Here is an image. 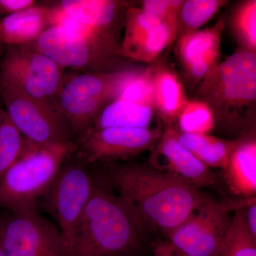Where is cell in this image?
<instances>
[{"instance_id": "cell-25", "label": "cell", "mask_w": 256, "mask_h": 256, "mask_svg": "<svg viewBox=\"0 0 256 256\" xmlns=\"http://www.w3.org/2000/svg\"><path fill=\"white\" fill-rule=\"evenodd\" d=\"M225 3L220 0L184 2L180 12L183 26L188 28V32L195 31L208 22Z\"/></svg>"}, {"instance_id": "cell-3", "label": "cell", "mask_w": 256, "mask_h": 256, "mask_svg": "<svg viewBox=\"0 0 256 256\" xmlns=\"http://www.w3.org/2000/svg\"><path fill=\"white\" fill-rule=\"evenodd\" d=\"M204 102L218 122L229 129L247 126L256 100V56L242 50L230 56L204 78L200 89Z\"/></svg>"}, {"instance_id": "cell-16", "label": "cell", "mask_w": 256, "mask_h": 256, "mask_svg": "<svg viewBox=\"0 0 256 256\" xmlns=\"http://www.w3.org/2000/svg\"><path fill=\"white\" fill-rule=\"evenodd\" d=\"M229 192L237 200L256 197V141L255 138L240 139L223 170Z\"/></svg>"}, {"instance_id": "cell-15", "label": "cell", "mask_w": 256, "mask_h": 256, "mask_svg": "<svg viewBox=\"0 0 256 256\" xmlns=\"http://www.w3.org/2000/svg\"><path fill=\"white\" fill-rule=\"evenodd\" d=\"M224 28V21H220L202 31L186 32L180 38V58L193 78H204L217 66Z\"/></svg>"}, {"instance_id": "cell-30", "label": "cell", "mask_w": 256, "mask_h": 256, "mask_svg": "<svg viewBox=\"0 0 256 256\" xmlns=\"http://www.w3.org/2000/svg\"><path fill=\"white\" fill-rule=\"evenodd\" d=\"M36 5L34 0H0V14H14Z\"/></svg>"}, {"instance_id": "cell-31", "label": "cell", "mask_w": 256, "mask_h": 256, "mask_svg": "<svg viewBox=\"0 0 256 256\" xmlns=\"http://www.w3.org/2000/svg\"><path fill=\"white\" fill-rule=\"evenodd\" d=\"M245 216L248 226L256 237V198H252L245 206Z\"/></svg>"}, {"instance_id": "cell-19", "label": "cell", "mask_w": 256, "mask_h": 256, "mask_svg": "<svg viewBox=\"0 0 256 256\" xmlns=\"http://www.w3.org/2000/svg\"><path fill=\"white\" fill-rule=\"evenodd\" d=\"M152 116V106L116 100L101 111L90 128H149Z\"/></svg>"}, {"instance_id": "cell-18", "label": "cell", "mask_w": 256, "mask_h": 256, "mask_svg": "<svg viewBox=\"0 0 256 256\" xmlns=\"http://www.w3.org/2000/svg\"><path fill=\"white\" fill-rule=\"evenodd\" d=\"M178 136L180 142L210 170H224L240 140H228L208 134H190L180 131Z\"/></svg>"}, {"instance_id": "cell-34", "label": "cell", "mask_w": 256, "mask_h": 256, "mask_svg": "<svg viewBox=\"0 0 256 256\" xmlns=\"http://www.w3.org/2000/svg\"><path fill=\"white\" fill-rule=\"evenodd\" d=\"M0 54H1V43H0Z\"/></svg>"}, {"instance_id": "cell-33", "label": "cell", "mask_w": 256, "mask_h": 256, "mask_svg": "<svg viewBox=\"0 0 256 256\" xmlns=\"http://www.w3.org/2000/svg\"><path fill=\"white\" fill-rule=\"evenodd\" d=\"M3 217L0 216V256H4L2 244V226Z\"/></svg>"}, {"instance_id": "cell-1", "label": "cell", "mask_w": 256, "mask_h": 256, "mask_svg": "<svg viewBox=\"0 0 256 256\" xmlns=\"http://www.w3.org/2000/svg\"><path fill=\"white\" fill-rule=\"evenodd\" d=\"M105 181L144 232L166 236L210 197L174 176L142 164L112 166Z\"/></svg>"}, {"instance_id": "cell-21", "label": "cell", "mask_w": 256, "mask_h": 256, "mask_svg": "<svg viewBox=\"0 0 256 256\" xmlns=\"http://www.w3.org/2000/svg\"><path fill=\"white\" fill-rule=\"evenodd\" d=\"M154 106L168 124L178 118L184 104L182 88L178 78L169 70H162L153 76Z\"/></svg>"}, {"instance_id": "cell-8", "label": "cell", "mask_w": 256, "mask_h": 256, "mask_svg": "<svg viewBox=\"0 0 256 256\" xmlns=\"http://www.w3.org/2000/svg\"><path fill=\"white\" fill-rule=\"evenodd\" d=\"M0 98L12 122L26 140L42 146L74 142L72 128L58 106L28 97L2 84Z\"/></svg>"}, {"instance_id": "cell-10", "label": "cell", "mask_w": 256, "mask_h": 256, "mask_svg": "<svg viewBox=\"0 0 256 256\" xmlns=\"http://www.w3.org/2000/svg\"><path fill=\"white\" fill-rule=\"evenodd\" d=\"M80 163L62 165L46 196V210L58 226L67 256L73 246L79 222L92 194L94 178Z\"/></svg>"}, {"instance_id": "cell-9", "label": "cell", "mask_w": 256, "mask_h": 256, "mask_svg": "<svg viewBox=\"0 0 256 256\" xmlns=\"http://www.w3.org/2000/svg\"><path fill=\"white\" fill-rule=\"evenodd\" d=\"M35 47L64 68L107 73L120 48L102 37L80 34L52 26L34 42Z\"/></svg>"}, {"instance_id": "cell-12", "label": "cell", "mask_w": 256, "mask_h": 256, "mask_svg": "<svg viewBox=\"0 0 256 256\" xmlns=\"http://www.w3.org/2000/svg\"><path fill=\"white\" fill-rule=\"evenodd\" d=\"M160 136L159 129L150 128H88L74 143L77 156L92 164L136 156L154 146Z\"/></svg>"}, {"instance_id": "cell-32", "label": "cell", "mask_w": 256, "mask_h": 256, "mask_svg": "<svg viewBox=\"0 0 256 256\" xmlns=\"http://www.w3.org/2000/svg\"><path fill=\"white\" fill-rule=\"evenodd\" d=\"M152 256H188L172 245L170 242H160L153 249Z\"/></svg>"}, {"instance_id": "cell-5", "label": "cell", "mask_w": 256, "mask_h": 256, "mask_svg": "<svg viewBox=\"0 0 256 256\" xmlns=\"http://www.w3.org/2000/svg\"><path fill=\"white\" fill-rule=\"evenodd\" d=\"M134 72L84 73L64 80L56 105L74 138L92 127L101 111L116 100Z\"/></svg>"}, {"instance_id": "cell-7", "label": "cell", "mask_w": 256, "mask_h": 256, "mask_svg": "<svg viewBox=\"0 0 256 256\" xmlns=\"http://www.w3.org/2000/svg\"><path fill=\"white\" fill-rule=\"evenodd\" d=\"M252 198L218 202L208 197L166 236L168 242L188 256H214L230 226V212Z\"/></svg>"}, {"instance_id": "cell-26", "label": "cell", "mask_w": 256, "mask_h": 256, "mask_svg": "<svg viewBox=\"0 0 256 256\" xmlns=\"http://www.w3.org/2000/svg\"><path fill=\"white\" fill-rule=\"evenodd\" d=\"M116 100L129 101L153 107L154 86L151 69H146L142 73L134 72L126 82Z\"/></svg>"}, {"instance_id": "cell-27", "label": "cell", "mask_w": 256, "mask_h": 256, "mask_svg": "<svg viewBox=\"0 0 256 256\" xmlns=\"http://www.w3.org/2000/svg\"><path fill=\"white\" fill-rule=\"evenodd\" d=\"M234 25L238 36L248 50L255 53L256 48V2L242 4L236 12Z\"/></svg>"}, {"instance_id": "cell-6", "label": "cell", "mask_w": 256, "mask_h": 256, "mask_svg": "<svg viewBox=\"0 0 256 256\" xmlns=\"http://www.w3.org/2000/svg\"><path fill=\"white\" fill-rule=\"evenodd\" d=\"M64 69L34 44L8 46L0 62V84L36 100L56 105Z\"/></svg>"}, {"instance_id": "cell-23", "label": "cell", "mask_w": 256, "mask_h": 256, "mask_svg": "<svg viewBox=\"0 0 256 256\" xmlns=\"http://www.w3.org/2000/svg\"><path fill=\"white\" fill-rule=\"evenodd\" d=\"M28 140L10 120L0 98V176L22 154Z\"/></svg>"}, {"instance_id": "cell-20", "label": "cell", "mask_w": 256, "mask_h": 256, "mask_svg": "<svg viewBox=\"0 0 256 256\" xmlns=\"http://www.w3.org/2000/svg\"><path fill=\"white\" fill-rule=\"evenodd\" d=\"M178 22H165L152 32L134 40L122 41L120 54L141 62H150L174 40Z\"/></svg>"}, {"instance_id": "cell-22", "label": "cell", "mask_w": 256, "mask_h": 256, "mask_svg": "<svg viewBox=\"0 0 256 256\" xmlns=\"http://www.w3.org/2000/svg\"><path fill=\"white\" fill-rule=\"evenodd\" d=\"M247 204L234 210L228 232L214 256H256V237L246 220Z\"/></svg>"}, {"instance_id": "cell-4", "label": "cell", "mask_w": 256, "mask_h": 256, "mask_svg": "<svg viewBox=\"0 0 256 256\" xmlns=\"http://www.w3.org/2000/svg\"><path fill=\"white\" fill-rule=\"evenodd\" d=\"M74 143L42 146L28 140L22 154L0 176V207L12 214L37 212L62 165L74 150Z\"/></svg>"}, {"instance_id": "cell-13", "label": "cell", "mask_w": 256, "mask_h": 256, "mask_svg": "<svg viewBox=\"0 0 256 256\" xmlns=\"http://www.w3.org/2000/svg\"><path fill=\"white\" fill-rule=\"evenodd\" d=\"M150 166L198 188H218L215 173L186 149L178 139V130L168 128L150 156Z\"/></svg>"}, {"instance_id": "cell-14", "label": "cell", "mask_w": 256, "mask_h": 256, "mask_svg": "<svg viewBox=\"0 0 256 256\" xmlns=\"http://www.w3.org/2000/svg\"><path fill=\"white\" fill-rule=\"evenodd\" d=\"M57 6L79 22L92 28L118 44L124 12V4L112 0H63Z\"/></svg>"}, {"instance_id": "cell-17", "label": "cell", "mask_w": 256, "mask_h": 256, "mask_svg": "<svg viewBox=\"0 0 256 256\" xmlns=\"http://www.w3.org/2000/svg\"><path fill=\"white\" fill-rule=\"evenodd\" d=\"M52 8L32 6L0 20V43L8 46L34 43L50 28Z\"/></svg>"}, {"instance_id": "cell-11", "label": "cell", "mask_w": 256, "mask_h": 256, "mask_svg": "<svg viewBox=\"0 0 256 256\" xmlns=\"http://www.w3.org/2000/svg\"><path fill=\"white\" fill-rule=\"evenodd\" d=\"M2 244L4 256H67L58 227L37 212L4 217Z\"/></svg>"}, {"instance_id": "cell-2", "label": "cell", "mask_w": 256, "mask_h": 256, "mask_svg": "<svg viewBox=\"0 0 256 256\" xmlns=\"http://www.w3.org/2000/svg\"><path fill=\"white\" fill-rule=\"evenodd\" d=\"M144 232L107 182L94 178L68 256L138 255L142 249Z\"/></svg>"}, {"instance_id": "cell-24", "label": "cell", "mask_w": 256, "mask_h": 256, "mask_svg": "<svg viewBox=\"0 0 256 256\" xmlns=\"http://www.w3.org/2000/svg\"><path fill=\"white\" fill-rule=\"evenodd\" d=\"M178 118L182 132L206 134L215 126L213 112L203 101L185 100Z\"/></svg>"}, {"instance_id": "cell-29", "label": "cell", "mask_w": 256, "mask_h": 256, "mask_svg": "<svg viewBox=\"0 0 256 256\" xmlns=\"http://www.w3.org/2000/svg\"><path fill=\"white\" fill-rule=\"evenodd\" d=\"M184 2L178 0H146L143 1L142 9L162 22H178Z\"/></svg>"}, {"instance_id": "cell-28", "label": "cell", "mask_w": 256, "mask_h": 256, "mask_svg": "<svg viewBox=\"0 0 256 256\" xmlns=\"http://www.w3.org/2000/svg\"><path fill=\"white\" fill-rule=\"evenodd\" d=\"M126 32L124 41L134 40L152 32L162 22L141 8H129L124 18Z\"/></svg>"}]
</instances>
